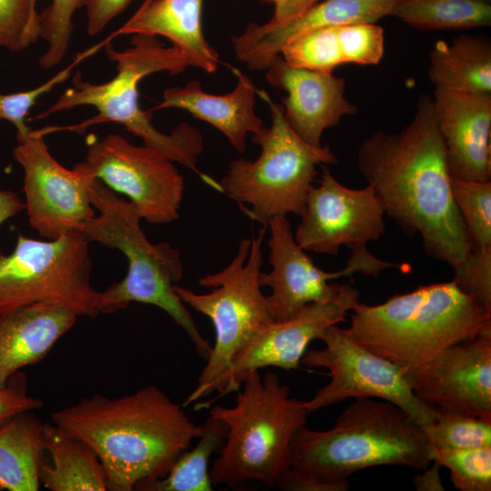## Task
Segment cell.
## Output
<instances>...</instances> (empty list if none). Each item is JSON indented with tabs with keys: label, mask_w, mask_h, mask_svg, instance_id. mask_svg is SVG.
Segmentation results:
<instances>
[{
	"label": "cell",
	"mask_w": 491,
	"mask_h": 491,
	"mask_svg": "<svg viewBox=\"0 0 491 491\" xmlns=\"http://www.w3.org/2000/svg\"><path fill=\"white\" fill-rule=\"evenodd\" d=\"M351 339L405 374L447 347L491 332V312L452 280L422 286L369 306L357 302Z\"/></svg>",
	"instance_id": "3957f363"
},
{
	"label": "cell",
	"mask_w": 491,
	"mask_h": 491,
	"mask_svg": "<svg viewBox=\"0 0 491 491\" xmlns=\"http://www.w3.org/2000/svg\"><path fill=\"white\" fill-rule=\"evenodd\" d=\"M433 457L422 427L396 405L373 397L356 398L330 429L302 426L289 448L290 466L321 482L344 481L379 466L422 470Z\"/></svg>",
	"instance_id": "277c9868"
},
{
	"label": "cell",
	"mask_w": 491,
	"mask_h": 491,
	"mask_svg": "<svg viewBox=\"0 0 491 491\" xmlns=\"http://www.w3.org/2000/svg\"><path fill=\"white\" fill-rule=\"evenodd\" d=\"M385 215L369 185L349 188L323 167L318 185L307 193L294 236L306 252L336 256L343 246L352 249L379 240L385 233Z\"/></svg>",
	"instance_id": "9a60e30c"
},
{
	"label": "cell",
	"mask_w": 491,
	"mask_h": 491,
	"mask_svg": "<svg viewBox=\"0 0 491 491\" xmlns=\"http://www.w3.org/2000/svg\"><path fill=\"white\" fill-rule=\"evenodd\" d=\"M486 1H490V0H486Z\"/></svg>",
	"instance_id": "f6af8a7d"
},
{
	"label": "cell",
	"mask_w": 491,
	"mask_h": 491,
	"mask_svg": "<svg viewBox=\"0 0 491 491\" xmlns=\"http://www.w3.org/2000/svg\"><path fill=\"white\" fill-rule=\"evenodd\" d=\"M266 71V81L287 94L282 99L286 121L312 146L321 147L326 129L338 125L342 117L357 113L356 105L345 96V80L333 72L295 67L280 55Z\"/></svg>",
	"instance_id": "ac0fdd59"
},
{
	"label": "cell",
	"mask_w": 491,
	"mask_h": 491,
	"mask_svg": "<svg viewBox=\"0 0 491 491\" xmlns=\"http://www.w3.org/2000/svg\"><path fill=\"white\" fill-rule=\"evenodd\" d=\"M132 0H85L87 33L99 34L114 18L120 15Z\"/></svg>",
	"instance_id": "f35d334b"
},
{
	"label": "cell",
	"mask_w": 491,
	"mask_h": 491,
	"mask_svg": "<svg viewBox=\"0 0 491 491\" xmlns=\"http://www.w3.org/2000/svg\"><path fill=\"white\" fill-rule=\"evenodd\" d=\"M226 426L209 415L203 425L198 442L192 449L184 451L175 461L167 474L159 479L143 484L142 491H211L213 485L209 474V460L225 442Z\"/></svg>",
	"instance_id": "4316f807"
},
{
	"label": "cell",
	"mask_w": 491,
	"mask_h": 491,
	"mask_svg": "<svg viewBox=\"0 0 491 491\" xmlns=\"http://www.w3.org/2000/svg\"><path fill=\"white\" fill-rule=\"evenodd\" d=\"M89 243L78 230L47 241L18 235L14 249L0 255V312L43 304L95 317Z\"/></svg>",
	"instance_id": "30bf717a"
},
{
	"label": "cell",
	"mask_w": 491,
	"mask_h": 491,
	"mask_svg": "<svg viewBox=\"0 0 491 491\" xmlns=\"http://www.w3.org/2000/svg\"><path fill=\"white\" fill-rule=\"evenodd\" d=\"M336 27L311 30L289 40L280 55L292 66L320 72H333L344 64Z\"/></svg>",
	"instance_id": "4dcf8cb0"
},
{
	"label": "cell",
	"mask_w": 491,
	"mask_h": 491,
	"mask_svg": "<svg viewBox=\"0 0 491 491\" xmlns=\"http://www.w3.org/2000/svg\"><path fill=\"white\" fill-rule=\"evenodd\" d=\"M25 209V202L14 191L0 189V226Z\"/></svg>",
	"instance_id": "7bdbcfd3"
},
{
	"label": "cell",
	"mask_w": 491,
	"mask_h": 491,
	"mask_svg": "<svg viewBox=\"0 0 491 491\" xmlns=\"http://www.w3.org/2000/svg\"><path fill=\"white\" fill-rule=\"evenodd\" d=\"M44 423L24 412L0 428V490L36 491L38 466L44 457Z\"/></svg>",
	"instance_id": "484cf974"
},
{
	"label": "cell",
	"mask_w": 491,
	"mask_h": 491,
	"mask_svg": "<svg viewBox=\"0 0 491 491\" xmlns=\"http://www.w3.org/2000/svg\"><path fill=\"white\" fill-rule=\"evenodd\" d=\"M422 429L437 449L491 446V421L463 413L436 409L434 423Z\"/></svg>",
	"instance_id": "f1b7e54d"
},
{
	"label": "cell",
	"mask_w": 491,
	"mask_h": 491,
	"mask_svg": "<svg viewBox=\"0 0 491 491\" xmlns=\"http://www.w3.org/2000/svg\"><path fill=\"white\" fill-rule=\"evenodd\" d=\"M401 0H325L281 23L249 25L232 38L236 58L251 70L265 71L284 45L303 33L357 23H376L391 15Z\"/></svg>",
	"instance_id": "ffe728a7"
},
{
	"label": "cell",
	"mask_w": 491,
	"mask_h": 491,
	"mask_svg": "<svg viewBox=\"0 0 491 491\" xmlns=\"http://www.w3.org/2000/svg\"><path fill=\"white\" fill-rule=\"evenodd\" d=\"M423 472L417 474L413 478V484L417 491H444L445 487L442 484L439 471L441 468L440 463L434 459Z\"/></svg>",
	"instance_id": "60d3db41"
},
{
	"label": "cell",
	"mask_w": 491,
	"mask_h": 491,
	"mask_svg": "<svg viewBox=\"0 0 491 491\" xmlns=\"http://www.w3.org/2000/svg\"><path fill=\"white\" fill-rule=\"evenodd\" d=\"M174 163L150 146L111 134L91 142L85 160L74 166L126 195L142 219L164 225L179 218L185 191Z\"/></svg>",
	"instance_id": "7c38bea8"
},
{
	"label": "cell",
	"mask_w": 491,
	"mask_h": 491,
	"mask_svg": "<svg viewBox=\"0 0 491 491\" xmlns=\"http://www.w3.org/2000/svg\"><path fill=\"white\" fill-rule=\"evenodd\" d=\"M357 302L359 291L344 283L332 298L308 304L292 318L269 324L234 356L216 384L217 396L204 406L236 392L248 375L262 368L297 369L309 343L320 339L328 326L344 322Z\"/></svg>",
	"instance_id": "2e32d148"
},
{
	"label": "cell",
	"mask_w": 491,
	"mask_h": 491,
	"mask_svg": "<svg viewBox=\"0 0 491 491\" xmlns=\"http://www.w3.org/2000/svg\"><path fill=\"white\" fill-rule=\"evenodd\" d=\"M235 88L225 95H212L197 81L164 91L162 101L153 110L179 108L218 129L238 153L246 147L247 135L258 132L262 119L256 114L257 90L252 80L238 69Z\"/></svg>",
	"instance_id": "44dd1931"
},
{
	"label": "cell",
	"mask_w": 491,
	"mask_h": 491,
	"mask_svg": "<svg viewBox=\"0 0 491 491\" xmlns=\"http://www.w3.org/2000/svg\"><path fill=\"white\" fill-rule=\"evenodd\" d=\"M344 64L377 65L384 55V30L376 23H357L336 27Z\"/></svg>",
	"instance_id": "d590c367"
},
{
	"label": "cell",
	"mask_w": 491,
	"mask_h": 491,
	"mask_svg": "<svg viewBox=\"0 0 491 491\" xmlns=\"http://www.w3.org/2000/svg\"><path fill=\"white\" fill-rule=\"evenodd\" d=\"M356 165L385 214L429 256L460 276L475 251L454 201L446 148L432 97L420 95L411 122L397 133L376 131L360 145Z\"/></svg>",
	"instance_id": "6da1fadb"
},
{
	"label": "cell",
	"mask_w": 491,
	"mask_h": 491,
	"mask_svg": "<svg viewBox=\"0 0 491 491\" xmlns=\"http://www.w3.org/2000/svg\"><path fill=\"white\" fill-rule=\"evenodd\" d=\"M266 3H269V4H273L275 5V7L276 6H279L283 4H285L286 2H287L288 0H262Z\"/></svg>",
	"instance_id": "ee69618b"
},
{
	"label": "cell",
	"mask_w": 491,
	"mask_h": 491,
	"mask_svg": "<svg viewBox=\"0 0 491 491\" xmlns=\"http://www.w3.org/2000/svg\"><path fill=\"white\" fill-rule=\"evenodd\" d=\"M236 392L233 406L215 405L209 412L227 428L209 469L212 485L236 487L257 481L276 486L290 466L292 437L310 415L306 400L291 396L273 372L264 377L251 373Z\"/></svg>",
	"instance_id": "52a82bcc"
},
{
	"label": "cell",
	"mask_w": 491,
	"mask_h": 491,
	"mask_svg": "<svg viewBox=\"0 0 491 491\" xmlns=\"http://www.w3.org/2000/svg\"><path fill=\"white\" fill-rule=\"evenodd\" d=\"M428 78L436 87L491 94V45L487 38L460 35L437 41L429 54Z\"/></svg>",
	"instance_id": "d4e9b609"
},
{
	"label": "cell",
	"mask_w": 491,
	"mask_h": 491,
	"mask_svg": "<svg viewBox=\"0 0 491 491\" xmlns=\"http://www.w3.org/2000/svg\"><path fill=\"white\" fill-rule=\"evenodd\" d=\"M90 197L98 214L78 231L90 243L119 250L127 261L125 276L98 291V315L115 313L133 302L159 307L184 329L196 353L206 360L212 346L175 291L184 273L180 252L167 242H150L140 226L142 218L135 206L118 197L100 180L92 181Z\"/></svg>",
	"instance_id": "8992f818"
},
{
	"label": "cell",
	"mask_w": 491,
	"mask_h": 491,
	"mask_svg": "<svg viewBox=\"0 0 491 491\" xmlns=\"http://www.w3.org/2000/svg\"><path fill=\"white\" fill-rule=\"evenodd\" d=\"M406 376L428 406L491 421V332L447 347Z\"/></svg>",
	"instance_id": "e0dca14e"
},
{
	"label": "cell",
	"mask_w": 491,
	"mask_h": 491,
	"mask_svg": "<svg viewBox=\"0 0 491 491\" xmlns=\"http://www.w3.org/2000/svg\"><path fill=\"white\" fill-rule=\"evenodd\" d=\"M103 47L116 63V75L105 83L95 84L84 80L77 72L72 79L73 87L35 119L81 105L94 106L98 114L75 125L37 131L45 135L55 131L85 130L101 123H118L140 137L144 145L198 173L196 163L204 149L201 133L187 123L180 124L170 134L162 133L152 124L150 113L143 111L138 103L139 82L158 72L173 75L182 73L189 66L184 54L148 35H134L130 46L122 51L115 50L110 41H105Z\"/></svg>",
	"instance_id": "5b68a950"
},
{
	"label": "cell",
	"mask_w": 491,
	"mask_h": 491,
	"mask_svg": "<svg viewBox=\"0 0 491 491\" xmlns=\"http://www.w3.org/2000/svg\"><path fill=\"white\" fill-rule=\"evenodd\" d=\"M266 226L256 236L244 238L230 264L221 271L200 277L198 284L210 288L197 294L175 286L180 300L206 316L213 323L215 340L206 364L184 407L215 393L216 384L234 356L262 329L274 322L259 276L263 264L262 244Z\"/></svg>",
	"instance_id": "ba28073f"
},
{
	"label": "cell",
	"mask_w": 491,
	"mask_h": 491,
	"mask_svg": "<svg viewBox=\"0 0 491 491\" xmlns=\"http://www.w3.org/2000/svg\"><path fill=\"white\" fill-rule=\"evenodd\" d=\"M203 0H148L114 35L163 36L185 55L188 65L214 73L219 55L202 28Z\"/></svg>",
	"instance_id": "603a6c76"
},
{
	"label": "cell",
	"mask_w": 491,
	"mask_h": 491,
	"mask_svg": "<svg viewBox=\"0 0 491 491\" xmlns=\"http://www.w3.org/2000/svg\"><path fill=\"white\" fill-rule=\"evenodd\" d=\"M42 407L41 399L28 395L26 376L19 371L0 388V428L15 416Z\"/></svg>",
	"instance_id": "74e56055"
},
{
	"label": "cell",
	"mask_w": 491,
	"mask_h": 491,
	"mask_svg": "<svg viewBox=\"0 0 491 491\" xmlns=\"http://www.w3.org/2000/svg\"><path fill=\"white\" fill-rule=\"evenodd\" d=\"M320 340L325 346L306 349L301 364L329 370L330 381L306 400L311 413L346 398L373 397L403 409L421 427L434 423L436 409L413 392L406 374L393 362L355 342L338 324L328 326Z\"/></svg>",
	"instance_id": "8fae6325"
},
{
	"label": "cell",
	"mask_w": 491,
	"mask_h": 491,
	"mask_svg": "<svg viewBox=\"0 0 491 491\" xmlns=\"http://www.w3.org/2000/svg\"><path fill=\"white\" fill-rule=\"evenodd\" d=\"M432 100L451 177L491 181V94L435 87Z\"/></svg>",
	"instance_id": "d6986e66"
},
{
	"label": "cell",
	"mask_w": 491,
	"mask_h": 491,
	"mask_svg": "<svg viewBox=\"0 0 491 491\" xmlns=\"http://www.w3.org/2000/svg\"><path fill=\"white\" fill-rule=\"evenodd\" d=\"M318 0H288L285 4L275 7L274 15L268 21L272 24L286 22L305 12Z\"/></svg>",
	"instance_id": "b9f144b4"
},
{
	"label": "cell",
	"mask_w": 491,
	"mask_h": 491,
	"mask_svg": "<svg viewBox=\"0 0 491 491\" xmlns=\"http://www.w3.org/2000/svg\"><path fill=\"white\" fill-rule=\"evenodd\" d=\"M391 15L421 30L483 27L491 25V2L401 0Z\"/></svg>",
	"instance_id": "83f0119b"
},
{
	"label": "cell",
	"mask_w": 491,
	"mask_h": 491,
	"mask_svg": "<svg viewBox=\"0 0 491 491\" xmlns=\"http://www.w3.org/2000/svg\"><path fill=\"white\" fill-rule=\"evenodd\" d=\"M36 0H0V49L21 52L40 38Z\"/></svg>",
	"instance_id": "e575fe53"
},
{
	"label": "cell",
	"mask_w": 491,
	"mask_h": 491,
	"mask_svg": "<svg viewBox=\"0 0 491 491\" xmlns=\"http://www.w3.org/2000/svg\"><path fill=\"white\" fill-rule=\"evenodd\" d=\"M257 95L268 104L272 123L251 135L261 148L254 161L233 160L221 179L220 189L237 202L246 204L253 218L266 225L276 216L300 215L317 174L316 166L337 163L327 145L315 147L289 126L283 105L265 91Z\"/></svg>",
	"instance_id": "9c48e42d"
},
{
	"label": "cell",
	"mask_w": 491,
	"mask_h": 491,
	"mask_svg": "<svg viewBox=\"0 0 491 491\" xmlns=\"http://www.w3.org/2000/svg\"><path fill=\"white\" fill-rule=\"evenodd\" d=\"M14 159L23 170L25 209L42 237L54 239L95 215L90 185L94 178L76 167L67 169L51 155L36 130L17 141Z\"/></svg>",
	"instance_id": "5bb4252c"
},
{
	"label": "cell",
	"mask_w": 491,
	"mask_h": 491,
	"mask_svg": "<svg viewBox=\"0 0 491 491\" xmlns=\"http://www.w3.org/2000/svg\"><path fill=\"white\" fill-rule=\"evenodd\" d=\"M267 225L272 269L268 273L261 271L259 283L271 288L266 299L274 321L290 319L308 304L335 296L341 284L329 283L333 279L350 277L357 272L376 277L383 270L402 268V265L376 258L366 246H362L350 249L345 268L326 272L297 244L286 216L273 217Z\"/></svg>",
	"instance_id": "4fadbf2b"
},
{
	"label": "cell",
	"mask_w": 491,
	"mask_h": 491,
	"mask_svg": "<svg viewBox=\"0 0 491 491\" xmlns=\"http://www.w3.org/2000/svg\"><path fill=\"white\" fill-rule=\"evenodd\" d=\"M434 459L441 466L448 468L456 489L491 490V446L464 449L434 448Z\"/></svg>",
	"instance_id": "1f68e13d"
},
{
	"label": "cell",
	"mask_w": 491,
	"mask_h": 491,
	"mask_svg": "<svg viewBox=\"0 0 491 491\" xmlns=\"http://www.w3.org/2000/svg\"><path fill=\"white\" fill-rule=\"evenodd\" d=\"M77 317L43 304L0 312V388L24 367L41 362Z\"/></svg>",
	"instance_id": "7402d4cb"
},
{
	"label": "cell",
	"mask_w": 491,
	"mask_h": 491,
	"mask_svg": "<svg viewBox=\"0 0 491 491\" xmlns=\"http://www.w3.org/2000/svg\"><path fill=\"white\" fill-rule=\"evenodd\" d=\"M276 486L283 491H347L350 483L348 479L339 482L316 481L289 466Z\"/></svg>",
	"instance_id": "ab89813d"
},
{
	"label": "cell",
	"mask_w": 491,
	"mask_h": 491,
	"mask_svg": "<svg viewBox=\"0 0 491 491\" xmlns=\"http://www.w3.org/2000/svg\"><path fill=\"white\" fill-rule=\"evenodd\" d=\"M453 281L491 312V247L476 250L466 270Z\"/></svg>",
	"instance_id": "8d00e7d4"
},
{
	"label": "cell",
	"mask_w": 491,
	"mask_h": 491,
	"mask_svg": "<svg viewBox=\"0 0 491 491\" xmlns=\"http://www.w3.org/2000/svg\"><path fill=\"white\" fill-rule=\"evenodd\" d=\"M43 436L52 464L41 459L40 484L52 491L108 490L105 471L89 445L53 422L44 423Z\"/></svg>",
	"instance_id": "cb8c5ba5"
},
{
	"label": "cell",
	"mask_w": 491,
	"mask_h": 491,
	"mask_svg": "<svg viewBox=\"0 0 491 491\" xmlns=\"http://www.w3.org/2000/svg\"><path fill=\"white\" fill-rule=\"evenodd\" d=\"M451 190L474 251L491 247V181L451 177Z\"/></svg>",
	"instance_id": "f546056e"
},
{
	"label": "cell",
	"mask_w": 491,
	"mask_h": 491,
	"mask_svg": "<svg viewBox=\"0 0 491 491\" xmlns=\"http://www.w3.org/2000/svg\"><path fill=\"white\" fill-rule=\"evenodd\" d=\"M85 5V0H52L39 14L40 38L47 45L39 58L43 69H51L65 58L69 49L75 13Z\"/></svg>",
	"instance_id": "d6a6232c"
},
{
	"label": "cell",
	"mask_w": 491,
	"mask_h": 491,
	"mask_svg": "<svg viewBox=\"0 0 491 491\" xmlns=\"http://www.w3.org/2000/svg\"><path fill=\"white\" fill-rule=\"evenodd\" d=\"M101 46H103V43L78 54L68 66L35 88L11 94L0 93V121L5 120L15 126L17 141L25 138L32 132L26 124V117L30 109L36 104L37 99L51 92L56 85L65 82L71 76L73 69Z\"/></svg>",
	"instance_id": "836d02e7"
},
{
	"label": "cell",
	"mask_w": 491,
	"mask_h": 491,
	"mask_svg": "<svg viewBox=\"0 0 491 491\" xmlns=\"http://www.w3.org/2000/svg\"><path fill=\"white\" fill-rule=\"evenodd\" d=\"M51 419L94 449L111 491L136 490L164 477L203 429L156 386L115 398L84 397Z\"/></svg>",
	"instance_id": "7a4b0ae2"
}]
</instances>
